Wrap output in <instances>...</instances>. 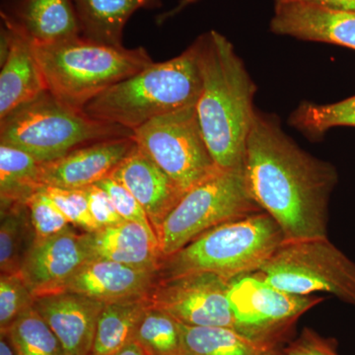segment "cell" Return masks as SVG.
I'll use <instances>...</instances> for the list:
<instances>
[{"instance_id":"cell-1","label":"cell","mask_w":355,"mask_h":355,"mask_svg":"<svg viewBox=\"0 0 355 355\" xmlns=\"http://www.w3.org/2000/svg\"><path fill=\"white\" fill-rule=\"evenodd\" d=\"M244 172L254 200L279 224L286 240L328 237L338 171L301 148L273 114L254 112Z\"/></svg>"},{"instance_id":"cell-2","label":"cell","mask_w":355,"mask_h":355,"mask_svg":"<svg viewBox=\"0 0 355 355\" xmlns=\"http://www.w3.org/2000/svg\"><path fill=\"white\" fill-rule=\"evenodd\" d=\"M202 89L196 109L217 167L243 169L257 85L230 41L209 31L195 41Z\"/></svg>"},{"instance_id":"cell-3","label":"cell","mask_w":355,"mask_h":355,"mask_svg":"<svg viewBox=\"0 0 355 355\" xmlns=\"http://www.w3.org/2000/svg\"><path fill=\"white\" fill-rule=\"evenodd\" d=\"M202 89L197 44L172 60L153 62L114 84L83 109L95 120L137 130L149 121L197 105Z\"/></svg>"},{"instance_id":"cell-4","label":"cell","mask_w":355,"mask_h":355,"mask_svg":"<svg viewBox=\"0 0 355 355\" xmlns=\"http://www.w3.org/2000/svg\"><path fill=\"white\" fill-rule=\"evenodd\" d=\"M33 48L48 92L77 110L153 62L142 46H110L83 36Z\"/></svg>"},{"instance_id":"cell-5","label":"cell","mask_w":355,"mask_h":355,"mask_svg":"<svg viewBox=\"0 0 355 355\" xmlns=\"http://www.w3.org/2000/svg\"><path fill=\"white\" fill-rule=\"evenodd\" d=\"M284 240L279 224L265 211L227 222L163 258L158 280L210 272L230 282L259 272Z\"/></svg>"},{"instance_id":"cell-6","label":"cell","mask_w":355,"mask_h":355,"mask_svg":"<svg viewBox=\"0 0 355 355\" xmlns=\"http://www.w3.org/2000/svg\"><path fill=\"white\" fill-rule=\"evenodd\" d=\"M132 135V130L90 118L48 91L0 121V144L22 149L41 164L93 142Z\"/></svg>"},{"instance_id":"cell-7","label":"cell","mask_w":355,"mask_h":355,"mask_svg":"<svg viewBox=\"0 0 355 355\" xmlns=\"http://www.w3.org/2000/svg\"><path fill=\"white\" fill-rule=\"evenodd\" d=\"M263 211L249 190L244 168L219 169L187 191L158 228L162 259L210 229Z\"/></svg>"},{"instance_id":"cell-8","label":"cell","mask_w":355,"mask_h":355,"mask_svg":"<svg viewBox=\"0 0 355 355\" xmlns=\"http://www.w3.org/2000/svg\"><path fill=\"white\" fill-rule=\"evenodd\" d=\"M254 273L279 291L302 296L323 292L355 306V263L328 237L284 240Z\"/></svg>"},{"instance_id":"cell-9","label":"cell","mask_w":355,"mask_h":355,"mask_svg":"<svg viewBox=\"0 0 355 355\" xmlns=\"http://www.w3.org/2000/svg\"><path fill=\"white\" fill-rule=\"evenodd\" d=\"M132 139L184 191L218 171L195 106L157 116L132 132Z\"/></svg>"},{"instance_id":"cell-10","label":"cell","mask_w":355,"mask_h":355,"mask_svg":"<svg viewBox=\"0 0 355 355\" xmlns=\"http://www.w3.org/2000/svg\"><path fill=\"white\" fill-rule=\"evenodd\" d=\"M228 299L235 329L256 340L275 343L277 336L323 298L279 291L256 275L229 282Z\"/></svg>"},{"instance_id":"cell-11","label":"cell","mask_w":355,"mask_h":355,"mask_svg":"<svg viewBox=\"0 0 355 355\" xmlns=\"http://www.w3.org/2000/svg\"><path fill=\"white\" fill-rule=\"evenodd\" d=\"M228 289L229 282L214 273H191L157 280L148 298L187 326L235 329Z\"/></svg>"},{"instance_id":"cell-12","label":"cell","mask_w":355,"mask_h":355,"mask_svg":"<svg viewBox=\"0 0 355 355\" xmlns=\"http://www.w3.org/2000/svg\"><path fill=\"white\" fill-rule=\"evenodd\" d=\"M135 146L132 135L79 147L62 157L41 164L40 186L83 190L111 176Z\"/></svg>"},{"instance_id":"cell-13","label":"cell","mask_w":355,"mask_h":355,"mask_svg":"<svg viewBox=\"0 0 355 355\" xmlns=\"http://www.w3.org/2000/svg\"><path fill=\"white\" fill-rule=\"evenodd\" d=\"M88 260L83 236L71 226L60 234L35 240L20 275L36 297L60 291Z\"/></svg>"},{"instance_id":"cell-14","label":"cell","mask_w":355,"mask_h":355,"mask_svg":"<svg viewBox=\"0 0 355 355\" xmlns=\"http://www.w3.org/2000/svg\"><path fill=\"white\" fill-rule=\"evenodd\" d=\"M105 303L69 291L36 296L35 309L55 331L67 355H89Z\"/></svg>"},{"instance_id":"cell-15","label":"cell","mask_w":355,"mask_h":355,"mask_svg":"<svg viewBox=\"0 0 355 355\" xmlns=\"http://www.w3.org/2000/svg\"><path fill=\"white\" fill-rule=\"evenodd\" d=\"M270 31L280 36L355 50V11L300 2L279 4L275 6Z\"/></svg>"},{"instance_id":"cell-16","label":"cell","mask_w":355,"mask_h":355,"mask_svg":"<svg viewBox=\"0 0 355 355\" xmlns=\"http://www.w3.org/2000/svg\"><path fill=\"white\" fill-rule=\"evenodd\" d=\"M158 280V270L116 261L90 259L64 284L69 291L101 302L148 296Z\"/></svg>"},{"instance_id":"cell-17","label":"cell","mask_w":355,"mask_h":355,"mask_svg":"<svg viewBox=\"0 0 355 355\" xmlns=\"http://www.w3.org/2000/svg\"><path fill=\"white\" fill-rule=\"evenodd\" d=\"M111 177L139 200L155 233L184 195L171 178L137 144Z\"/></svg>"},{"instance_id":"cell-18","label":"cell","mask_w":355,"mask_h":355,"mask_svg":"<svg viewBox=\"0 0 355 355\" xmlns=\"http://www.w3.org/2000/svg\"><path fill=\"white\" fill-rule=\"evenodd\" d=\"M1 42L0 121L48 91L33 44L3 23Z\"/></svg>"},{"instance_id":"cell-19","label":"cell","mask_w":355,"mask_h":355,"mask_svg":"<svg viewBox=\"0 0 355 355\" xmlns=\"http://www.w3.org/2000/svg\"><path fill=\"white\" fill-rule=\"evenodd\" d=\"M1 19L33 46L81 36L73 0H13L1 11Z\"/></svg>"},{"instance_id":"cell-20","label":"cell","mask_w":355,"mask_h":355,"mask_svg":"<svg viewBox=\"0 0 355 355\" xmlns=\"http://www.w3.org/2000/svg\"><path fill=\"white\" fill-rule=\"evenodd\" d=\"M83 236L90 259L159 272L162 254L157 236L141 224L123 220L94 232H84Z\"/></svg>"},{"instance_id":"cell-21","label":"cell","mask_w":355,"mask_h":355,"mask_svg":"<svg viewBox=\"0 0 355 355\" xmlns=\"http://www.w3.org/2000/svg\"><path fill=\"white\" fill-rule=\"evenodd\" d=\"M81 36L123 46V30L130 17L140 9L162 6V0H73Z\"/></svg>"},{"instance_id":"cell-22","label":"cell","mask_w":355,"mask_h":355,"mask_svg":"<svg viewBox=\"0 0 355 355\" xmlns=\"http://www.w3.org/2000/svg\"><path fill=\"white\" fill-rule=\"evenodd\" d=\"M180 333L181 355H282L275 343L256 340L233 328L180 323Z\"/></svg>"},{"instance_id":"cell-23","label":"cell","mask_w":355,"mask_h":355,"mask_svg":"<svg viewBox=\"0 0 355 355\" xmlns=\"http://www.w3.org/2000/svg\"><path fill=\"white\" fill-rule=\"evenodd\" d=\"M150 306L148 296L105 303L89 355H110L135 342L140 320Z\"/></svg>"},{"instance_id":"cell-24","label":"cell","mask_w":355,"mask_h":355,"mask_svg":"<svg viewBox=\"0 0 355 355\" xmlns=\"http://www.w3.org/2000/svg\"><path fill=\"white\" fill-rule=\"evenodd\" d=\"M41 163L22 149L0 144L1 209L27 202L40 188Z\"/></svg>"},{"instance_id":"cell-25","label":"cell","mask_w":355,"mask_h":355,"mask_svg":"<svg viewBox=\"0 0 355 355\" xmlns=\"http://www.w3.org/2000/svg\"><path fill=\"white\" fill-rule=\"evenodd\" d=\"M36 235L24 203L1 209L0 270L1 275H19Z\"/></svg>"},{"instance_id":"cell-26","label":"cell","mask_w":355,"mask_h":355,"mask_svg":"<svg viewBox=\"0 0 355 355\" xmlns=\"http://www.w3.org/2000/svg\"><path fill=\"white\" fill-rule=\"evenodd\" d=\"M1 335L8 338L16 355H67L55 331L34 306Z\"/></svg>"},{"instance_id":"cell-27","label":"cell","mask_w":355,"mask_h":355,"mask_svg":"<svg viewBox=\"0 0 355 355\" xmlns=\"http://www.w3.org/2000/svg\"><path fill=\"white\" fill-rule=\"evenodd\" d=\"M288 123L311 140L321 139L333 128H355V96L333 104L302 102L292 112Z\"/></svg>"},{"instance_id":"cell-28","label":"cell","mask_w":355,"mask_h":355,"mask_svg":"<svg viewBox=\"0 0 355 355\" xmlns=\"http://www.w3.org/2000/svg\"><path fill=\"white\" fill-rule=\"evenodd\" d=\"M135 342L148 355H181L180 323L151 305L140 320Z\"/></svg>"},{"instance_id":"cell-29","label":"cell","mask_w":355,"mask_h":355,"mask_svg":"<svg viewBox=\"0 0 355 355\" xmlns=\"http://www.w3.org/2000/svg\"><path fill=\"white\" fill-rule=\"evenodd\" d=\"M35 296L21 275L0 277V331L4 333L26 310L32 307Z\"/></svg>"},{"instance_id":"cell-30","label":"cell","mask_w":355,"mask_h":355,"mask_svg":"<svg viewBox=\"0 0 355 355\" xmlns=\"http://www.w3.org/2000/svg\"><path fill=\"white\" fill-rule=\"evenodd\" d=\"M26 205L36 235L35 240H44L60 234L72 226L43 188L32 195Z\"/></svg>"},{"instance_id":"cell-31","label":"cell","mask_w":355,"mask_h":355,"mask_svg":"<svg viewBox=\"0 0 355 355\" xmlns=\"http://www.w3.org/2000/svg\"><path fill=\"white\" fill-rule=\"evenodd\" d=\"M42 188L73 227L83 229L84 232H94L99 229L91 216L87 195L84 189L67 190L53 187Z\"/></svg>"},{"instance_id":"cell-32","label":"cell","mask_w":355,"mask_h":355,"mask_svg":"<svg viewBox=\"0 0 355 355\" xmlns=\"http://www.w3.org/2000/svg\"><path fill=\"white\" fill-rule=\"evenodd\" d=\"M96 184L108 193L116 211L123 220L137 222V223L144 226L147 230L155 233L146 210L141 207L139 200L133 197L123 184L116 182L111 176L102 180L101 182Z\"/></svg>"},{"instance_id":"cell-33","label":"cell","mask_w":355,"mask_h":355,"mask_svg":"<svg viewBox=\"0 0 355 355\" xmlns=\"http://www.w3.org/2000/svg\"><path fill=\"white\" fill-rule=\"evenodd\" d=\"M87 195L91 216L99 229L108 227L123 221L116 211L108 193L97 184L84 189Z\"/></svg>"},{"instance_id":"cell-34","label":"cell","mask_w":355,"mask_h":355,"mask_svg":"<svg viewBox=\"0 0 355 355\" xmlns=\"http://www.w3.org/2000/svg\"><path fill=\"white\" fill-rule=\"evenodd\" d=\"M282 355H340L336 340L320 336L316 331L306 328L297 340L292 342Z\"/></svg>"},{"instance_id":"cell-35","label":"cell","mask_w":355,"mask_h":355,"mask_svg":"<svg viewBox=\"0 0 355 355\" xmlns=\"http://www.w3.org/2000/svg\"><path fill=\"white\" fill-rule=\"evenodd\" d=\"M295 2L316 4L335 10L355 11V0H275V6Z\"/></svg>"},{"instance_id":"cell-36","label":"cell","mask_w":355,"mask_h":355,"mask_svg":"<svg viewBox=\"0 0 355 355\" xmlns=\"http://www.w3.org/2000/svg\"><path fill=\"white\" fill-rule=\"evenodd\" d=\"M198 1H200V0H181V1H180L179 3L172 9V10L160 14V15L158 16L156 22H157L158 24H163L165 21L170 19L173 16L178 15V14L181 12V11H183L184 9H186L187 7L190 6L191 4L196 3V2Z\"/></svg>"},{"instance_id":"cell-37","label":"cell","mask_w":355,"mask_h":355,"mask_svg":"<svg viewBox=\"0 0 355 355\" xmlns=\"http://www.w3.org/2000/svg\"><path fill=\"white\" fill-rule=\"evenodd\" d=\"M110 355H148L146 354V350L142 349L139 343L132 342L123 347V349L114 352Z\"/></svg>"},{"instance_id":"cell-38","label":"cell","mask_w":355,"mask_h":355,"mask_svg":"<svg viewBox=\"0 0 355 355\" xmlns=\"http://www.w3.org/2000/svg\"><path fill=\"white\" fill-rule=\"evenodd\" d=\"M0 355H16L8 338L3 335L0 336Z\"/></svg>"}]
</instances>
